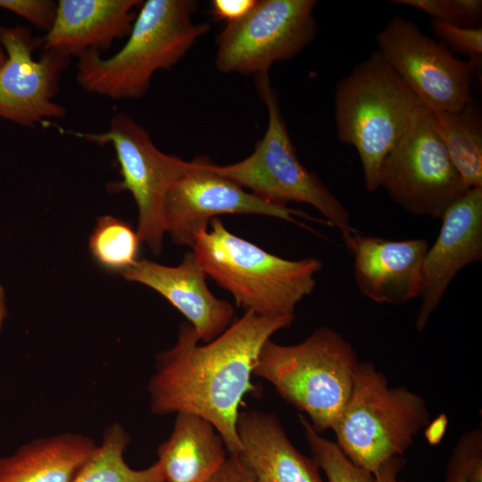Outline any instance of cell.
Instances as JSON below:
<instances>
[{"instance_id":"obj_1","label":"cell","mask_w":482,"mask_h":482,"mask_svg":"<svg viewBox=\"0 0 482 482\" xmlns=\"http://www.w3.org/2000/svg\"><path fill=\"white\" fill-rule=\"evenodd\" d=\"M294 320L245 312L204 345L188 322L181 323L176 343L156 356L147 387L151 411L197 415L214 426L229 454H238L237 420L242 399L255 390L251 378L259 352Z\"/></svg>"},{"instance_id":"obj_2","label":"cell","mask_w":482,"mask_h":482,"mask_svg":"<svg viewBox=\"0 0 482 482\" xmlns=\"http://www.w3.org/2000/svg\"><path fill=\"white\" fill-rule=\"evenodd\" d=\"M192 0L142 2L125 45L110 57L89 51L78 58L76 81L85 91L112 100H134L148 92L154 75L170 70L205 35Z\"/></svg>"},{"instance_id":"obj_3","label":"cell","mask_w":482,"mask_h":482,"mask_svg":"<svg viewBox=\"0 0 482 482\" xmlns=\"http://www.w3.org/2000/svg\"><path fill=\"white\" fill-rule=\"evenodd\" d=\"M195 237L192 251L207 277L230 293L238 307L265 317H295L316 287L319 258L287 260L231 233L217 217Z\"/></svg>"},{"instance_id":"obj_4","label":"cell","mask_w":482,"mask_h":482,"mask_svg":"<svg viewBox=\"0 0 482 482\" xmlns=\"http://www.w3.org/2000/svg\"><path fill=\"white\" fill-rule=\"evenodd\" d=\"M421 105L377 50L337 82V137L357 151L368 192L379 189L382 163Z\"/></svg>"},{"instance_id":"obj_5","label":"cell","mask_w":482,"mask_h":482,"mask_svg":"<svg viewBox=\"0 0 482 482\" xmlns=\"http://www.w3.org/2000/svg\"><path fill=\"white\" fill-rule=\"evenodd\" d=\"M359 363L353 345L329 327L291 345L267 340L253 375L270 382L288 403L307 414L319 434L332 429L352 391Z\"/></svg>"},{"instance_id":"obj_6","label":"cell","mask_w":482,"mask_h":482,"mask_svg":"<svg viewBox=\"0 0 482 482\" xmlns=\"http://www.w3.org/2000/svg\"><path fill=\"white\" fill-rule=\"evenodd\" d=\"M430 423L425 400L404 386L389 387L372 362H359L350 396L332 428L337 444L372 475L402 457Z\"/></svg>"},{"instance_id":"obj_7","label":"cell","mask_w":482,"mask_h":482,"mask_svg":"<svg viewBox=\"0 0 482 482\" xmlns=\"http://www.w3.org/2000/svg\"><path fill=\"white\" fill-rule=\"evenodd\" d=\"M254 83L268 112L263 137L246 158L227 165L214 164L209 160L208 167L274 204L287 206L288 203L296 202L314 207L329 226L340 231L347 245L355 233L348 210L298 159L269 74L254 77Z\"/></svg>"},{"instance_id":"obj_8","label":"cell","mask_w":482,"mask_h":482,"mask_svg":"<svg viewBox=\"0 0 482 482\" xmlns=\"http://www.w3.org/2000/svg\"><path fill=\"white\" fill-rule=\"evenodd\" d=\"M379 188L416 216L441 219L469 189L453 166L423 104L405 133L385 158Z\"/></svg>"},{"instance_id":"obj_9","label":"cell","mask_w":482,"mask_h":482,"mask_svg":"<svg viewBox=\"0 0 482 482\" xmlns=\"http://www.w3.org/2000/svg\"><path fill=\"white\" fill-rule=\"evenodd\" d=\"M315 0H256L216 37L215 66L222 73L268 75L272 64L298 55L315 38Z\"/></svg>"},{"instance_id":"obj_10","label":"cell","mask_w":482,"mask_h":482,"mask_svg":"<svg viewBox=\"0 0 482 482\" xmlns=\"http://www.w3.org/2000/svg\"><path fill=\"white\" fill-rule=\"evenodd\" d=\"M87 140L112 145L121 180L108 184L111 193L129 191L138 211L137 233L154 255L163 249V204L170 187L190 168V162L162 152L148 131L124 112L114 113L107 130L80 134Z\"/></svg>"},{"instance_id":"obj_11","label":"cell","mask_w":482,"mask_h":482,"mask_svg":"<svg viewBox=\"0 0 482 482\" xmlns=\"http://www.w3.org/2000/svg\"><path fill=\"white\" fill-rule=\"evenodd\" d=\"M376 42L384 61L428 109L453 112L473 102L474 64L455 57L411 20L395 16Z\"/></svg>"},{"instance_id":"obj_12","label":"cell","mask_w":482,"mask_h":482,"mask_svg":"<svg viewBox=\"0 0 482 482\" xmlns=\"http://www.w3.org/2000/svg\"><path fill=\"white\" fill-rule=\"evenodd\" d=\"M197 157L189 170L168 189L163 204L165 234L173 243L194 246L198 233L221 214H257L300 224L295 217L308 215L288 206L263 200L208 167Z\"/></svg>"},{"instance_id":"obj_13","label":"cell","mask_w":482,"mask_h":482,"mask_svg":"<svg viewBox=\"0 0 482 482\" xmlns=\"http://www.w3.org/2000/svg\"><path fill=\"white\" fill-rule=\"evenodd\" d=\"M0 45L6 54L0 68V118L27 128L63 118L66 109L54 99L71 57L48 50L35 59L39 38L21 25L0 24Z\"/></svg>"},{"instance_id":"obj_14","label":"cell","mask_w":482,"mask_h":482,"mask_svg":"<svg viewBox=\"0 0 482 482\" xmlns=\"http://www.w3.org/2000/svg\"><path fill=\"white\" fill-rule=\"evenodd\" d=\"M435 243L425 254L415 328L420 332L454 277L482 260V187L469 188L441 217Z\"/></svg>"},{"instance_id":"obj_15","label":"cell","mask_w":482,"mask_h":482,"mask_svg":"<svg viewBox=\"0 0 482 482\" xmlns=\"http://www.w3.org/2000/svg\"><path fill=\"white\" fill-rule=\"evenodd\" d=\"M120 275L159 293L186 317L204 343L219 337L234 320V307L211 292L193 251L187 252L177 266L140 259Z\"/></svg>"},{"instance_id":"obj_16","label":"cell","mask_w":482,"mask_h":482,"mask_svg":"<svg viewBox=\"0 0 482 482\" xmlns=\"http://www.w3.org/2000/svg\"><path fill=\"white\" fill-rule=\"evenodd\" d=\"M346 246L353 255L354 278L363 296L394 305L419 296L426 239L389 240L354 233Z\"/></svg>"},{"instance_id":"obj_17","label":"cell","mask_w":482,"mask_h":482,"mask_svg":"<svg viewBox=\"0 0 482 482\" xmlns=\"http://www.w3.org/2000/svg\"><path fill=\"white\" fill-rule=\"evenodd\" d=\"M140 0H59L52 27L39 38L44 51L70 57L106 51L128 37Z\"/></svg>"},{"instance_id":"obj_18","label":"cell","mask_w":482,"mask_h":482,"mask_svg":"<svg viewBox=\"0 0 482 482\" xmlns=\"http://www.w3.org/2000/svg\"><path fill=\"white\" fill-rule=\"evenodd\" d=\"M237 431L238 454L256 482H323L317 465L294 446L276 415L240 411Z\"/></svg>"},{"instance_id":"obj_19","label":"cell","mask_w":482,"mask_h":482,"mask_svg":"<svg viewBox=\"0 0 482 482\" xmlns=\"http://www.w3.org/2000/svg\"><path fill=\"white\" fill-rule=\"evenodd\" d=\"M222 436L208 420L177 413L172 432L158 448L164 482H205L227 460Z\"/></svg>"},{"instance_id":"obj_20","label":"cell","mask_w":482,"mask_h":482,"mask_svg":"<svg viewBox=\"0 0 482 482\" xmlns=\"http://www.w3.org/2000/svg\"><path fill=\"white\" fill-rule=\"evenodd\" d=\"M96 445L73 432L34 439L0 457V482H71Z\"/></svg>"},{"instance_id":"obj_21","label":"cell","mask_w":482,"mask_h":482,"mask_svg":"<svg viewBox=\"0 0 482 482\" xmlns=\"http://www.w3.org/2000/svg\"><path fill=\"white\" fill-rule=\"evenodd\" d=\"M433 128L469 188L482 187V116L473 102L459 111L428 109Z\"/></svg>"},{"instance_id":"obj_22","label":"cell","mask_w":482,"mask_h":482,"mask_svg":"<svg viewBox=\"0 0 482 482\" xmlns=\"http://www.w3.org/2000/svg\"><path fill=\"white\" fill-rule=\"evenodd\" d=\"M129 442L130 436L120 424L107 427L100 445L71 482H164L158 461L144 470H134L127 464L124 453Z\"/></svg>"},{"instance_id":"obj_23","label":"cell","mask_w":482,"mask_h":482,"mask_svg":"<svg viewBox=\"0 0 482 482\" xmlns=\"http://www.w3.org/2000/svg\"><path fill=\"white\" fill-rule=\"evenodd\" d=\"M140 244L137 231L112 215L97 219L88 240L95 262L103 269L119 274L138 260Z\"/></svg>"},{"instance_id":"obj_24","label":"cell","mask_w":482,"mask_h":482,"mask_svg":"<svg viewBox=\"0 0 482 482\" xmlns=\"http://www.w3.org/2000/svg\"><path fill=\"white\" fill-rule=\"evenodd\" d=\"M299 420L312 454V461L328 482H375L371 473L354 464L338 445L317 433L303 415Z\"/></svg>"},{"instance_id":"obj_25","label":"cell","mask_w":482,"mask_h":482,"mask_svg":"<svg viewBox=\"0 0 482 482\" xmlns=\"http://www.w3.org/2000/svg\"><path fill=\"white\" fill-rule=\"evenodd\" d=\"M394 4L411 6L432 17V20L451 25L470 27L482 14L480 0H393Z\"/></svg>"},{"instance_id":"obj_26","label":"cell","mask_w":482,"mask_h":482,"mask_svg":"<svg viewBox=\"0 0 482 482\" xmlns=\"http://www.w3.org/2000/svg\"><path fill=\"white\" fill-rule=\"evenodd\" d=\"M435 35L455 52L470 58L475 68L481 62L482 28L463 27L442 23L432 20Z\"/></svg>"},{"instance_id":"obj_27","label":"cell","mask_w":482,"mask_h":482,"mask_svg":"<svg viewBox=\"0 0 482 482\" xmlns=\"http://www.w3.org/2000/svg\"><path fill=\"white\" fill-rule=\"evenodd\" d=\"M57 3L51 0H0V8L12 12L48 31L53 25Z\"/></svg>"},{"instance_id":"obj_28","label":"cell","mask_w":482,"mask_h":482,"mask_svg":"<svg viewBox=\"0 0 482 482\" xmlns=\"http://www.w3.org/2000/svg\"><path fill=\"white\" fill-rule=\"evenodd\" d=\"M481 444V432L478 429L461 436L451 455L445 482H466L468 460L476 447Z\"/></svg>"},{"instance_id":"obj_29","label":"cell","mask_w":482,"mask_h":482,"mask_svg":"<svg viewBox=\"0 0 482 482\" xmlns=\"http://www.w3.org/2000/svg\"><path fill=\"white\" fill-rule=\"evenodd\" d=\"M205 482H256L239 454H229L223 465Z\"/></svg>"},{"instance_id":"obj_30","label":"cell","mask_w":482,"mask_h":482,"mask_svg":"<svg viewBox=\"0 0 482 482\" xmlns=\"http://www.w3.org/2000/svg\"><path fill=\"white\" fill-rule=\"evenodd\" d=\"M255 2L256 0H213L211 12L215 19L229 23L243 18Z\"/></svg>"},{"instance_id":"obj_31","label":"cell","mask_w":482,"mask_h":482,"mask_svg":"<svg viewBox=\"0 0 482 482\" xmlns=\"http://www.w3.org/2000/svg\"><path fill=\"white\" fill-rule=\"evenodd\" d=\"M404 461L402 457H394L385 462L374 474L375 482H399L397 475Z\"/></svg>"},{"instance_id":"obj_32","label":"cell","mask_w":482,"mask_h":482,"mask_svg":"<svg viewBox=\"0 0 482 482\" xmlns=\"http://www.w3.org/2000/svg\"><path fill=\"white\" fill-rule=\"evenodd\" d=\"M466 482H482V444L476 447L468 460Z\"/></svg>"},{"instance_id":"obj_33","label":"cell","mask_w":482,"mask_h":482,"mask_svg":"<svg viewBox=\"0 0 482 482\" xmlns=\"http://www.w3.org/2000/svg\"><path fill=\"white\" fill-rule=\"evenodd\" d=\"M7 315L5 292L3 286L0 284V333Z\"/></svg>"},{"instance_id":"obj_34","label":"cell","mask_w":482,"mask_h":482,"mask_svg":"<svg viewBox=\"0 0 482 482\" xmlns=\"http://www.w3.org/2000/svg\"><path fill=\"white\" fill-rule=\"evenodd\" d=\"M5 61H6V54L4 48L2 47V46L0 45V68L5 62Z\"/></svg>"}]
</instances>
